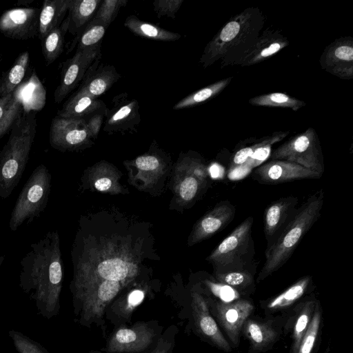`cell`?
Segmentation results:
<instances>
[{"label": "cell", "mask_w": 353, "mask_h": 353, "mask_svg": "<svg viewBox=\"0 0 353 353\" xmlns=\"http://www.w3.org/2000/svg\"><path fill=\"white\" fill-rule=\"evenodd\" d=\"M72 295L103 285L122 292L145 281L154 254L146 224L109 212L81 216L71 250Z\"/></svg>", "instance_id": "cell-1"}, {"label": "cell", "mask_w": 353, "mask_h": 353, "mask_svg": "<svg viewBox=\"0 0 353 353\" xmlns=\"http://www.w3.org/2000/svg\"><path fill=\"white\" fill-rule=\"evenodd\" d=\"M20 265L19 285L34 302L37 313L47 319L57 316L64 272L57 230L48 232L30 244Z\"/></svg>", "instance_id": "cell-2"}, {"label": "cell", "mask_w": 353, "mask_h": 353, "mask_svg": "<svg viewBox=\"0 0 353 353\" xmlns=\"http://www.w3.org/2000/svg\"><path fill=\"white\" fill-rule=\"evenodd\" d=\"M264 23L261 12L249 8L232 17L206 45L200 59L203 68L221 59L228 65L243 53L259 37Z\"/></svg>", "instance_id": "cell-3"}, {"label": "cell", "mask_w": 353, "mask_h": 353, "mask_svg": "<svg viewBox=\"0 0 353 353\" xmlns=\"http://www.w3.org/2000/svg\"><path fill=\"white\" fill-rule=\"evenodd\" d=\"M324 201L322 190L310 195L298 207L294 216L274 242L265 249V261L257 281L265 279L281 268L321 215Z\"/></svg>", "instance_id": "cell-4"}, {"label": "cell", "mask_w": 353, "mask_h": 353, "mask_svg": "<svg viewBox=\"0 0 353 353\" xmlns=\"http://www.w3.org/2000/svg\"><path fill=\"white\" fill-rule=\"evenodd\" d=\"M37 132L36 112H24L10 130L0 152V197L7 199L27 165Z\"/></svg>", "instance_id": "cell-5"}, {"label": "cell", "mask_w": 353, "mask_h": 353, "mask_svg": "<svg viewBox=\"0 0 353 353\" xmlns=\"http://www.w3.org/2000/svg\"><path fill=\"white\" fill-rule=\"evenodd\" d=\"M52 175L44 164L33 170L21 189L9 220V228L16 231L24 222L30 223L45 210L51 191Z\"/></svg>", "instance_id": "cell-6"}, {"label": "cell", "mask_w": 353, "mask_h": 353, "mask_svg": "<svg viewBox=\"0 0 353 353\" xmlns=\"http://www.w3.org/2000/svg\"><path fill=\"white\" fill-rule=\"evenodd\" d=\"M254 219H245L208 256L214 270L246 268L253 252L251 232Z\"/></svg>", "instance_id": "cell-7"}, {"label": "cell", "mask_w": 353, "mask_h": 353, "mask_svg": "<svg viewBox=\"0 0 353 353\" xmlns=\"http://www.w3.org/2000/svg\"><path fill=\"white\" fill-rule=\"evenodd\" d=\"M272 160H284L299 164L323 174L324 165L318 137L309 128L278 147L272 154Z\"/></svg>", "instance_id": "cell-8"}, {"label": "cell", "mask_w": 353, "mask_h": 353, "mask_svg": "<svg viewBox=\"0 0 353 353\" xmlns=\"http://www.w3.org/2000/svg\"><path fill=\"white\" fill-rule=\"evenodd\" d=\"M174 171L176 200L181 205L190 203L206 185L207 168L201 159L187 154L179 159Z\"/></svg>", "instance_id": "cell-9"}, {"label": "cell", "mask_w": 353, "mask_h": 353, "mask_svg": "<svg viewBox=\"0 0 353 353\" xmlns=\"http://www.w3.org/2000/svg\"><path fill=\"white\" fill-rule=\"evenodd\" d=\"M86 119L61 118L55 116L50 124L49 143L61 152L77 151L92 143Z\"/></svg>", "instance_id": "cell-10"}, {"label": "cell", "mask_w": 353, "mask_h": 353, "mask_svg": "<svg viewBox=\"0 0 353 353\" xmlns=\"http://www.w3.org/2000/svg\"><path fill=\"white\" fill-rule=\"evenodd\" d=\"M157 333L145 322L121 326L110 334L103 350L107 353H141L154 342Z\"/></svg>", "instance_id": "cell-11"}, {"label": "cell", "mask_w": 353, "mask_h": 353, "mask_svg": "<svg viewBox=\"0 0 353 353\" xmlns=\"http://www.w3.org/2000/svg\"><path fill=\"white\" fill-rule=\"evenodd\" d=\"M101 48L76 50L63 65L59 85L54 94L56 103L61 102L83 79L86 72L100 55Z\"/></svg>", "instance_id": "cell-12"}, {"label": "cell", "mask_w": 353, "mask_h": 353, "mask_svg": "<svg viewBox=\"0 0 353 353\" xmlns=\"http://www.w3.org/2000/svg\"><path fill=\"white\" fill-rule=\"evenodd\" d=\"M40 10L18 8L5 11L0 17V32L15 40H27L38 35Z\"/></svg>", "instance_id": "cell-13"}, {"label": "cell", "mask_w": 353, "mask_h": 353, "mask_svg": "<svg viewBox=\"0 0 353 353\" xmlns=\"http://www.w3.org/2000/svg\"><path fill=\"white\" fill-rule=\"evenodd\" d=\"M321 174L299 164L284 160H272L255 169L253 178L262 183H281L310 179H319Z\"/></svg>", "instance_id": "cell-14"}, {"label": "cell", "mask_w": 353, "mask_h": 353, "mask_svg": "<svg viewBox=\"0 0 353 353\" xmlns=\"http://www.w3.org/2000/svg\"><path fill=\"white\" fill-rule=\"evenodd\" d=\"M325 70L343 79L353 78V40L343 37L325 48L320 58Z\"/></svg>", "instance_id": "cell-15"}, {"label": "cell", "mask_w": 353, "mask_h": 353, "mask_svg": "<svg viewBox=\"0 0 353 353\" xmlns=\"http://www.w3.org/2000/svg\"><path fill=\"white\" fill-rule=\"evenodd\" d=\"M126 93L117 95L113 105L107 109L103 130L107 133L125 132L135 130L141 121L139 105L136 99H128Z\"/></svg>", "instance_id": "cell-16"}, {"label": "cell", "mask_w": 353, "mask_h": 353, "mask_svg": "<svg viewBox=\"0 0 353 353\" xmlns=\"http://www.w3.org/2000/svg\"><path fill=\"white\" fill-rule=\"evenodd\" d=\"M131 182L141 190L150 188L164 174L166 163L160 154L148 152L125 162Z\"/></svg>", "instance_id": "cell-17"}, {"label": "cell", "mask_w": 353, "mask_h": 353, "mask_svg": "<svg viewBox=\"0 0 353 353\" xmlns=\"http://www.w3.org/2000/svg\"><path fill=\"white\" fill-rule=\"evenodd\" d=\"M298 203L297 197L288 196L275 201L265 209L263 225L266 248L274 242L290 222L298 208Z\"/></svg>", "instance_id": "cell-18"}, {"label": "cell", "mask_w": 353, "mask_h": 353, "mask_svg": "<svg viewBox=\"0 0 353 353\" xmlns=\"http://www.w3.org/2000/svg\"><path fill=\"white\" fill-rule=\"evenodd\" d=\"M234 214L235 208L229 201L218 203L196 223L188 245H193L215 234L233 219Z\"/></svg>", "instance_id": "cell-19"}, {"label": "cell", "mask_w": 353, "mask_h": 353, "mask_svg": "<svg viewBox=\"0 0 353 353\" xmlns=\"http://www.w3.org/2000/svg\"><path fill=\"white\" fill-rule=\"evenodd\" d=\"M288 39L273 31L264 32L232 63L250 66L265 61L288 46Z\"/></svg>", "instance_id": "cell-20"}, {"label": "cell", "mask_w": 353, "mask_h": 353, "mask_svg": "<svg viewBox=\"0 0 353 353\" xmlns=\"http://www.w3.org/2000/svg\"><path fill=\"white\" fill-rule=\"evenodd\" d=\"M216 316L230 340L235 344L239 341V333L243 324L254 310L248 301L240 300L230 303L217 302Z\"/></svg>", "instance_id": "cell-21"}, {"label": "cell", "mask_w": 353, "mask_h": 353, "mask_svg": "<svg viewBox=\"0 0 353 353\" xmlns=\"http://www.w3.org/2000/svg\"><path fill=\"white\" fill-rule=\"evenodd\" d=\"M191 306L198 331L219 348L230 351V346L210 314L205 299L199 292H192Z\"/></svg>", "instance_id": "cell-22"}, {"label": "cell", "mask_w": 353, "mask_h": 353, "mask_svg": "<svg viewBox=\"0 0 353 353\" xmlns=\"http://www.w3.org/2000/svg\"><path fill=\"white\" fill-rule=\"evenodd\" d=\"M100 55L86 72L78 90L94 98L105 93L121 77L111 65H98Z\"/></svg>", "instance_id": "cell-23"}, {"label": "cell", "mask_w": 353, "mask_h": 353, "mask_svg": "<svg viewBox=\"0 0 353 353\" xmlns=\"http://www.w3.org/2000/svg\"><path fill=\"white\" fill-rule=\"evenodd\" d=\"M107 109L103 101L77 90L58 110L57 116L61 118L88 119L96 114L106 115Z\"/></svg>", "instance_id": "cell-24"}, {"label": "cell", "mask_w": 353, "mask_h": 353, "mask_svg": "<svg viewBox=\"0 0 353 353\" xmlns=\"http://www.w3.org/2000/svg\"><path fill=\"white\" fill-rule=\"evenodd\" d=\"M120 178L121 172L117 168L105 161L94 164L87 176L95 190L111 194H123L127 190L119 183Z\"/></svg>", "instance_id": "cell-25"}, {"label": "cell", "mask_w": 353, "mask_h": 353, "mask_svg": "<svg viewBox=\"0 0 353 353\" xmlns=\"http://www.w3.org/2000/svg\"><path fill=\"white\" fill-rule=\"evenodd\" d=\"M101 0H70L68 8V31L79 35L94 18Z\"/></svg>", "instance_id": "cell-26"}, {"label": "cell", "mask_w": 353, "mask_h": 353, "mask_svg": "<svg viewBox=\"0 0 353 353\" xmlns=\"http://www.w3.org/2000/svg\"><path fill=\"white\" fill-rule=\"evenodd\" d=\"M70 0H45L39 17V38L42 40L51 30L59 27L68 10Z\"/></svg>", "instance_id": "cell-27"}, {"label": "cell", "mask_w": 353, "mask_h": 353, "mask_svg": "<svg viewBox=\"0 0 353 353\" xmlns=\"http://www.w3.org/2000/svg\"><path fill=\"white\" fill-rule=\"evenodd\" d=\"M23 112L21 84L12 92L0 97V139L11 130Z\"/></svg>", "instance_id": "cell-28"}, {"label": "cell", "mask_w": 353, "mask_h": 353, "mask_svg": "<svg viewBox=\"0 0 353 353\" xmlns=\"http://www.w3.org/2000/svg\"><path fill=\"white\" fill-rule=\"evenodd\" d=\"M148 289L145 281L134 285L112 303L111 310L122 319L130 321L133 310L143 302Z\"/></svg>", "instance_id": "cell-29"}, {"label": "cell", "mask_w": 353, "mask_h": 353, "mask_svg": "<svg viewBox=\"0 0 353 353\" xmlns=\"http://www.w3.org/2000/svg\"><path fill=\"white\" fill-rule=\"evenodd\" d=\"M124 26L134 34L148 39L174 41L181 38V35L176 32L168 31L155 24L140 20L134 15L128 16L124 22Z\"/></svg>", "instance_id": "cell-30"}, {"label": "cell", "mask_w": 353, "mask_h": 353, "mask_svg": "<svg viewBox=\"0 0 353 353\" xmlns=\"http://www.w3.org/2000/svg\"><path fill=\"white\" fill-rule=\"evenodd\" d=\"M29 61L30 54L28 51L19 54L12 68L0 81V97L12 92L21 84L27 72Z\"/></svg>", "instance_id": "cell-31"}, {"label": "cell", "mask_w": 353, "mask_h": 353, "mask_svg": "<svg viewBox=\"0 0 353 353\" xmlns=\"http://www.w3.org/2000/svg\"><path fill=\"white\" fill-rule=\"evenodd\" d=\"M67 32L68 22L65 19L59 27L51 30L41 40L42 53L47 65L56 61L62 53Z\"/></svg>", "instance_id": "cell-32"}, {"label": "cell", "mask_w": 353, "mask_h": 353, "mask_svg": "<svg viewBox=\"0 0 353 353\" xmlns=\"http://www.w3.org/2000/svg\"><path fill=\"white\" fill-rule=\"evenodd\" d=\"M232 79V77L223 79L191 93L176 103L173 109L178 110L193 107L214 98L228 85Z\"/></svg>", "instance_id": "cell-33"}, {"label": "cell", "mask_w": 353, "mask_h": 353, "mask_svg": "<svg viewBox=\"0 0 353 353\" xmlns=\"http://www.w3.org/2000/svg\"><path fill=\"white\" fill-rule=\"evenodd\" d=\"M249 103L255 106L290 108L297 111L305 105L303 101L283 92H271L251 98Z\"/></svg>", "instance_id": "cell-34"}, {"label": "cell", "mask_w": 353, "mask_h": 353, "mask_svg": "<svg viewBox=\"0 0 353 353\" xmlns=\"http://www.w3.org/2000/svg\"><path fill=\"white\" fill-rule=\"evenodd\" d=\"M108 27L92 19L78 35V50L101 48L103 38Z\"/></svg>", "instance_id": "cell-35"}, {"label": "cell", "mask_w": 353, "mask_h": 353, "mask_svg": "<svg viewBox=\"0 0 353 353\" xmlns=\"http://www.w3.org/2000/svg\"><path fill=\"white\" fill-rule=\"evenodd\" d=\"M310 281V276L302 278L272 299L268 303V307L270 309H279L292 304L305 293Z\"/></svg>", "instance_id": "cell-36"}, {"label": "cell", "mask_w": 353, "mask_h": 353, "mask_svg": "<svg viewBox=\"0 0 353 353\" xmlns=\"http://www.w3.org/2000/svg\"><path fill=\"white\" fill-rule=\"evenodd\" d=\"M214 274L220 283L233 288L247 287L253 281L252 274L247 268L214 271Z\"/></svg>", "instance_id": "cell-37"}, {"label": "cell", "mask_w": 353, "mask_h": 353, "mask_svg": "<svg viewBox=\"0 0 353 353\" xmlns=\"http://www.w3.org/2000/svg\"><path fill=\"white\" fill-rule=\"evenodd\" d=\"M245 332L254 347H263L276 337L275 332L268 325L249 321L245 323Z\"/></svg>", "instance_id": "cell-38"}, {"label": "cell", "mask_w": 353, "mask_h": 353, "mask_svg": "<svg viewBox=\"0 0 353 353\" xmlns=\"http://www.w3.org/2000/svg\"><path fill=\"white\" fill-rule=\"evenodd\" d=\"M8 335L19 353H50L39 343L19 331L11 329Z\"/></svg>", "instance_id": "cell-39"}, {"label": "cell", "mask_w": 353, "mask_h": 353, "mask_svg": "<svg viewBox=\"0 0 353 353\" xmlns=\"http://www.w3.org/2000/svg\"><path fill=\"white\" fill-rule=\"evenodd\" d=\"M127 3V0L102 1L93 19L103 23L108 27L117 16L120 9Z\"/></svg>", "instance_id": "cell-40"}, {"label": "cell", "mask_w": 353, "mask_h": 353, "mask_svg": "<svg viewBox=\"0 0 353 353\" xmlns=\"http://www.w3.org/2000/svg\"><path fill=\"white\" fill-rule=\"evenodd\" d=\"M321 314L317 310L313 314L298 349V353H311L319 329Z\"/></svg>", "instance_id": "cell-41"}, {"label": "cell", "mask_w": 353, "mask_h": 353, "mask_svg": "<svg viewBox=\"0 0 353 353\" xmlns=\"http://www.w3.org/2000/svg\"><path fill=\"white\" fill-rule=\"evenodd\" d=\"M312 310V303H307L299 315L294 328V350H298L302 339L311 321V314Z\"/></svg>", "instance_id": "cell-42"}, {"label": "cell", "mask_w": 353, "mask_h": 353, "mask_svg": "<svg viewBox=\"0 0 353 353\" xmlns=\"http://www.w3.org/2000/svg\"><path fill=\"white\" fill-rule=\"evenodd\" d=\"M274 135L275 132L270 136L264 137L257 143L250 146L242 148L236 151L233 156L231 167L236 168L244 165L259 148L272 140Z\"/></svg>", "instance_id": "cell-43"}, {"label": "cell", "mask_w": 353, "mask_h": 353, "mask_svg": "<svg viewBox=\"0 0 353 353\" xmlns=\"http://www.w3.org/2000/svg\"><path fill=\"white\" fill-rule=\"evenodd\" d=\"M183 2V0H156L152 5L159 18L166 16L174 19Z\"/></svg>", "instance_id": "cell-44"}, {"label": "cell", "mask_w": 353, "mask_h": 353, "mask_svg": "<svg viewBox=\"0 0 353 353\" xmlns=\"http://www.w3.org/2000/svg\"><path fill=\"white\" fill-rule=\"evenodd\" d=\"M205 283L211 292L219 297L222 302H232L239 297L236 290L230 286L222 283H216L208 280Z\"/></svg>", "instance_id": "cell-45"}, {"label": "cell", "mask_w": 353, "mask_h": 353, "mask_svg": "<svg viewBox=\"0 0 353 353\" xmlns=\"http://www.w3.org/2000/svg\"><path fill=\"white\" fill-rule=\"evenodd\" d=\"M175 332L174 327L169 333L168 330L163 336L158 339L154 348L146 353H172Z\"/></svg>", "instance_id": "cell-46"}, {"label": "cell", "mask_w": 353, "mask_h": 353, "mask_svg": "<svg viewBox=\"0 0 353 353\" xmlns=\"http://www.w3.org/2000/svg\"><path fill=\"white\" fill-rule=\"evenodd\" d=\"M104 117H105V114L100 113L96 114L86 119L88 128L93 139L97 138L101 128Z\"/></svg>", "instance_id": "cell-47"}, {"label": "cell", "mask_w": 353, "mask_h": 353, "mask_svg": "<svg viewBox=\"0 0 353 353\" xmlns=\"http://www.w3.org/2000/svg\"><path fill=\"white\" fill-rule=\"evenodd\" d=\"M5 259V255L2 254V255H0V268L3 262Z\"/></svg>", "instance_id": "cell-48"}, {"label": "cell", "mask_w": 353, "mask_h": 353, "mask_svg": "<svg viewBox=\"0 0 353 353\" xmlns=\"http://www.w3.org/2000/svg\"><path fill=\"white\" fill-rule=\"evenodd\" d=\"M90 353H101L99 352H96V351H92V352H90Z\"/></svg>", "instance_id": "cell-49"}]
</instances>
